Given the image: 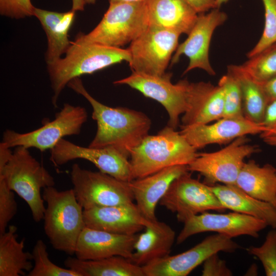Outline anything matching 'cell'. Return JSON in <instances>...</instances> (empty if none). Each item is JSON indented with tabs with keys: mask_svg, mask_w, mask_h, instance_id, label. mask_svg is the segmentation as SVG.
I'll list each match as a JSON object with an SVG mask.
<instances>
[{
	"mask_svg": "<svg viewBox=\"0 0 276 276\" xmlns=\"http://www.w3.org/2000/svg\"><path fill=\"white\" fill-rule=\"evenodd\" d=\"M67 86L84 97L92 107L91 118L97 128L88 147H113L129 158L131 150L148 135L150 118L141 111L100 103L86 90L80 77L70 81Z\"/></svg>",
	"mask_w": 276,
	"mask_h": 276,
	"instance_id": "obj_1",
	"label": "cell"
},
{
	"mask_svg": "<svg viewBox=\"0 0 276 276\" xmlns=\"http://www.w3.org/2000/svg\"><path fill=\"white\" fill-rule=\"evenodd\" d=\"M130 58L128 49L72 41L63 57L47 65L53 91L52 98L53 106L57 107L60 94L73 79L83 75L93 74L123 61L129 62Z\"/></svg>",
	"mask_w": 276,
	"mask_h": 276,
	"instance_id": "obj_2",
	"label": "cell"
},
{
	"mask_svg": "<svg viewBox=\"0 0 276 276\" xmlns=\"http://www.w3.org/2000/svg\"><path fill=\"white\" fill-rule=\"evenodd\" d=\"M196 150L179 131L166 126L156 135L148 134L130 151L129 161L134 179L169 167L188 166L196 157Z\"/></svg>",
	"mask_w": 276,
	"mask_h": 276,
	"instance_id": "obj_3",
	"label": "cell"
},
{
	"mask_svg": "<svg viewBox=\"0 0 276 276\" xmlns=\"http://www.w3.org/2000/svg\"><path fill=\"white\" fill-rule=\"evenodd\" d=\"M47 204L43 220L44 231L54 249L75 255L81 232L85 226L83 209L72 189L58 191L54 186L43 189Z\"/></svg>",
	"mask_w": 276,
	"mask_h": 276,
	"instance_id": "obj_4",
	"label": "cell"
},
{
	"mask_svg": "<svg viewBox=\"0 0 276 276\" xmlns=\"http://www.w3.org/2000/svg\"><path fill=\"white\" fill-rule=\"evenodd\" d=\"M0 178L27 203L35 222L43 220L45 206L41 190L54 186L55 180L28 148L15 147L8 162L0 169Z\"/></svg>",
	"mask_w": 276,
	"mask_h": 276,
	"instance_id": "obj_5",
	"label": "cell"
},
{
	"mask_svg": "<svg viewBox=\"0 0 276 276\" xmlns=\"http://www.w3.org/2000/svg\"><path fill=\"white\" fill-rule=\"evenodd\" d=\"M148 26L146 0L109 4L99 24L88 34H78L74 41L121 48L137 38Z\"/></svg>",
	"mask_w": 276,
	"mask_h": 276,
	"instance_id": "obj_6",
	"label": "cell"
},
{
	"mask_svg": "<svg viewBox=\"0 0 276 276\" xmlns=\"http://www.w3.org/2000/svg\"><path fill=\"white\" fill-rule=\"evenodd\" d=\"M87 119L85 108L65 103L54 120H47L38 129L26 133L6 129L0 144L8 148L22 146L41 152L51 150L64 137L79 134Z\"/></svg>",
	"mask_w": 276,
	"mask_h": 276,
	"instance_id": "obj_7",
	"label": "cell"
},
{
	"mask_svg": "<svg viewBox=\"0 0 276 276\" xmlns=\"http://www.w3.org/2000/svg\"><path fill=\"white\" fill-rule=\"evenodd\" d=\"M71 180L76 197L84 210L133 203L129 182L100 171H92L74 164Z\"/></svg>",
	"mask_w": 276,
	"mask_h": 276,
	"instance_id": "obj_8",
	"label": "cell"
},
{
	"mask_svg": "<svg viewBox=\"0 0 276 276\" xmlns=\"http://www.w3.org/2000/svg\"><path fill=\"white\" fill-rule=\"evenodd\" d=\"M246 136L238 137L224 148L212 152L197 154L188 165L190 172L201 175L208 186L218 183L236 185L246 157L258 152L257 146L249 144Z\"/></svg>",
	"mask_w": 276,
	"mask_h": 276,
	"instance_id": "obj_9",
	"label": "cell"
},
{
	"mask_svg": "<svg viewBox=\"0 0 276 276\" xmlns=\"http://www.w3.org/2000/svg\"><path fill=\"white\" fill-rule=\"evenodd\" d=\"M180 35L171 30L148 26L127 48L131 56L128 63L132 72L153 76L164 75L178 45Z\"/></svg>",
	"mask_w": 276,
	"mask_h": 276,
	"instance_id": "obj_10",
	"label": "cell"
},
{
	"mask_svg": "<svg viewBox=\"0 0 276 276\" xmlns=\"http://www.w3.org/2000/svg\"><path fill=\"white\" fill-rule=\"evenodd\" d=\"M189 172L172 182L159 204L175 213L177 220L182 223L209 211H225L210 186L193 178Z\"/></svg>",
	"mask_w": 276,
	"mask_h": 276,
	"instance_id": "obj_11",
	"label": "cell"
},
{
	"mask_svg": "<svg viewBox=\"0 0 276 276\" xmlns=\"http://www.w3.org/2000/svg\"><path fill=\"white\" fill-rule=\"evenodd\" d=\"M171 73L153 76L132 72L129 76L113 82L114 84H126L146 97L159 102L169 115L168 125L176 129L179 117L187 108V88L189 81L179 80L173 84Z\"/></svg>",
	"mask_w": 276,
	"mask_h": 276,
	"instance_id": "obj_12",
	"label": "cell"
},
{
	"mask_svg": "<svg viewBox=\"0 0 276 276\" xmlns=\"http://www.w3.org/2000/svg\"><path fill=\"white\" fill-rule=\"evenodd\" d=\"M224 235L216 234L205 238L192 248L168 256L142 267L145 276H186L213 254L233 252L239 244Z\"/></svg>",
	"mask_w": 276,
	"mask_h": 276,
	"instance_id": "obj_13",
	"label": "cell"
},
{
	"mask_svg": "<svg viewBox=\"0 0 276 276\" xmlns=\"http://www.w3.org/2000/svg\"><path fill=\"white\" fill-rule=\"evenodd\" d=\"M128 158L113 147H83L64 138L50 150V160L56 166L74 159H85L93 164L99 171L126 182L134 179Z\"/></svg>",
	"mask_w": 276,
	"mask_h": 276,
	"instance_id": "obj_14",
	"label": "cell"
},
{
	"mask_svg": "<svg viewBox=\"0 0 276 276\" xmlns=\"http://www.w3.org/2000/svg\"><path fill=\"white\" fill-rule=\"evenodd\" d=\"M183 224L176 238L177 244L193 235L206 232H216L231 238L242 235L257 238L259 232L268 226L260 219L235 212L226 214L205 212L190 217Z\"/></svg>",
	"mask_w": 276,
	"mask_h": 276,
	"instance_id": "obj_15",
	"label": "cell"
},
{
	"mask_svg": "<svg viewBox=\"0 0 276 276\" xmlns=\"http://www.w3.org/2000/svg\"><path fill=\"white\" fill-rule=\"evenodd\" d=\"M226 13L215 8L205 14L198 15L196 21L187 38L179 44L173 56L171 64L176 63L180 56L185 55L189 63L183 75L195 68H200L214 76L216 73L209 60V48L215 30L227 19Z\"/></svg>",
	"mask_w": 276,
	"mask_h": 276,
	"instance_id": "obj_16",
	"label": "cell"
},
{
	"mask_svg": "<svg viewBox=\"0 0 276 276\" xmlns=\"http://www.w3.org/2000/svg\"><path fill=\"white\" fill-rule=\"evenodd\" d=\"M180 133L196 149L211 144H223L247 135L261 134L266 131L262 125L245 117L222 118L212 124L180 127Z\"/></svg>",
	"mask_w": 276,
	"mask_h": 276,
	"instance_id": "obj_17",
	"label": "cell"
},
{
	"mask_svg": "<svg viewBox=\"0 0 276 276\" xmlns=\"http://www.w3.org/2000/svg\"><path fill=\"white\" fill-rule=\"evenodd\" d=\"M83 217L86 227L124 235L137 234L150 221L133 202L84 210Z\"/></svg>",
	"mask_w": 276,
	"mask_h": 276,
	"instance_id": "obj_18",
	"label": "cell"
},
{
	"mask_svg": "<svg viewBox=\"0 0 276 276\" xmlns=\"http://www.w3.org/2000/svg\"><path fill=\"white\" fill-rule=\"evenodd\" d=\"M224 94L222 86L210 82L190 83L187 88V108L180 127L205 124L223 117Z\"/></svg>",
	"mask_w": 276,
	"mask_h": 276,
	"instance_id": "obj_19",
	"label": "cell"
},
{
	"mask_svg": "<svg viewBox=\"0 0 276 276\" xmlns=\"http://www.w3.org/2000/svg\"><path fill=\"white\" fill-rule=\"evenodd\" d=\"M138 235H124L86 226L79 237L75 255L80 260H98L120 256L130 260Z\"/></svg>",
	"mask_w": 276,
	"mask_h": 276,
	"instance_id": "obj_20",
	"label": "cell"
},
{
	"mask_svg": "<svg viewBox=\"0 0 276 276\" xmlns=\"http://www.w3.org/2000/svg\"><path fill=\"white\" fill-rule=\"evenodd\" d=\"M189 171L187 165L173 166L129 182L135 204L144 218L151 221L157 220L156 205L168 191L172 182Z\"/></svg>",
	"mask_w": 276,
	"mask_h": 276,
	"instance_id": "obj_21",
	"label": "cell"
},
{
	"mask_svg": "<svg viewBox=\"0 0 276 276\" xmlns=\"http://www.w3.org/2000/svg\"><path fill=\"white\" fill-rule=\"evenodd\" d=\"M145 231L138 235L130 260L143 267L170 255L176 234L167 223L149 221Z\"/></svg>",
	"mask_w": 276,
	"mask_h": 276,
	"instance_id": "obj_22",
	"label": "cell"
},
{
	"mask_svg": "<svg viewBox=\"0 0 276 276\" xmlns=\"http://www.w3.org/2000/svg\"><path fill=\"white\" fill-rule=\"evenodd\" d=\"M149 26L188 35L198 13L183 0H146Z\"/></svg>",
	"mask_w": 276,
	"mask_h": 276,
	"instance_id": "obj_23",
	"label": "cell"
},
{
	"mask_svg": "<svg viewBox=\"0 0 276 276\" xmlns=\"http://www.w3.org/2000/svg\"><path fill=\"white\" fill-rule=\"evenodd\" d=\"M71 9L65 12L48 11L34 7V15L40 22L47 37L45 60L51 64L62 57L71 44L68 32L75 16Z\"/></svg>",
	"mask_w": 276,
	"mask_h": 276,
	"instance_id": "obj_24",
	"label": "cell"
},
{
	"mask_svg": "<svg viewBox=\"0 0 276 276\" xmlns=\"http://www.w3.org/2000/svg\"><path fill=\"white\" fill-rule=\"evenodd\" d=\"M210 187L226 209L252 216L276 228V208L271 204L250 196L236 185L218 183Z\"/></svg>",
	"mask_w": 276,
	"mask_h": 276,
	"instance_id": "obj_25",
	"label": "cell"
},
{
	"mask_svg": "<svg viewBox=\"0 0 276 276\" xmlns=\"http://www.w3.org/2000/svg\"><path fill=\"white\" fill-rule=\"evenodd\" d=\"M236 186L250 196L276 208V168L272 165L261 166L254 160L245 162Z\"/></svg>",
	"mask_w": 276,
	"mask_h": 276,
	"instance_id": "obj_26",
	"label": "cell"
},
{
	"mask_svg": "<svg viewBox=\"0 0 276 276\" xmlns=\"http://www.w3.org/2000/svg\"><path fill=\"white\" fill-rule=\"evenodd\" d=\"M64 264L80 276H145L142 267L120 256L87 260L69 257Z\"/></svg>",
	"mask_w": 276,
	"mask_h": 276,
	"instance_id": "obj_27",
	"label": "cell"
},
{
	"mask_svg": "<svg viewBox=\"0 0 276 276\" xmlns=\"http://www.w3.org/2000/svg\"><path fill=\"white\" fill-rule=\"evenodd\" d=\"M17 230L11 225L0 235V276L25 275L33 267L32 254L24 251L25 240L17 241Z\"/></svg>",
	"mask_w": 276,
	"mask_h": 276,
	"instance_id": "obj_28",
	"label": "cell"
},
{
	"mask_svg": "<svg viewBox=\"0 0 276 276\" xmlns=\"http://www.w3.org/2000/svg\"><path fill=\"white\" fill-rule=\"evenodd\" d=\"M227 71L233 73L239 82L244 117L254 123L262 125L265 111L269 103L263 83L250 77L241 65H230Z\"/></svg>",
	"mask_w": 276,
	"mask_h": 276,
	"instance_id": "obj_29",
	"label": "cell"
},
{
	"mask_svg": "<svg viewBox=\"0 0 276 276\" xmlns=\"http://www.w3.org/2000/svg\"><path fill=\"white\" fill-rule=\"evenodd\" d=\"M243 70L263 83L276 76V42L266 48L242 65Z\"/></svg>",
	"mask_w": 276,
	"mask_h": 276,
	"instance_id": "obj_30",
	"label": "cell"
},
{
	"mask_svg": "<svg viewBox=\"0 0 276 276\" xmlns=\"http://www.w3.org/2000/svg\"><path fill=\"white\" fill-rule=\"evenodd\" d=\"M32 254L34 265L28 276H80L71 269L53 263L49 258L47 245L41 239L36 241Z\"/></svg>",
	"mask_w": 276,
	"mask_h": 276,
	"instance_id": "obj_31",
	"label": "cell"
},
{
	"mask_svg": "<svg viewBox=\"0 0 276 276\" xmlns=\"http://www.w3.org/2000/svg\"><path fill=\"white\" fill-rule=\"evenodd\" d=\"M218 84L222 86L223 90V118L244 117L241 90L236 77L233 73L227 71V74L220 79Z\"/></svg>",
	"mask_w": 276,
	"mask_h": 276,
	"instance_id": "obj_32",
	"label": "cell"
},
{
	"mask_svg": "<svg viewBox=\"0 0 276 276\" xmlns=\"http://www.w3.org/2000/svg\"><path fill=\"white\" fill-rule=\"evenodd\" d=\"M264 8L265 23L262 35L247 55L249 58L276 42V0H262Z\"/></svg>",
	"mask_w": 276,
	"mask_h": 276,
	"instance_id": "obj_33",
	"label": "cell"
},
{
	"mask_svg": "<svg viewBox=\"0 0 276 276\" xmlns=\"http://www.w3.org/2000/svg\"><path fill=\"white\" fill-rule=\"evenodd\" d=\"M246 250L261 261L266 276H276V228L267 233L261 246H250Z\"/></svg>",
	"mask_w": 276,
	"mask_h": 276,
	"instance_id": "obj_34",
	"label": "cell"
},
{
	"mask_svg": "<svg viewBox=\"0 0 276 276\" xmlns=\"http://www.w3.org/2000/svg\"><path fill=\"white\" fill-rule=\"evenodd\" d=\"M17 211L14 192L10 189L3 178H0V235L6 231L9 222Z\"/></svg>",
	"mask_w": 276,
	"mask_h": 276,
	"instance_id": "obj_35",
	"label": "cell"
},
{
	"mask_svg": "<svg viewBox=\"0 0 276 276\" xmlns=\"http://www.w3.org/2000/svg\"><path fill=\"white\" fill-rule=\"evenodd\" d=\"M31 0H0V13L11 18L20 19L34 15Z\"/></svg>",
	"mask_w": 276,
	"mask_h": 276,
	"instance_id": "obj_36",
	"label": "cell"
},
{
	"mask_svg": "<svg viewBox=\"0 0 276 276\" xmlns=\"http://www.w3.org/2000/svg\"><path fill=\"white\" fill-rule=\"evenodd\" d=\"M202 276H231L232 271L227 267L226 262L221 259L218 253L213 254L203 263Z\"/></svg>",
	"mask_w": 276,
	"mask_h": 276,
	"instance_id": "obj_37",
	"label": "cell"
},
{
	"mask_svg": "<svg viewBox=\"0 0 276 276\" xmlns=\"http://www.w3.org/2000/svg\"><path fill=\"white\" fill-rule=\"evenodd\" d=\"M262 124L266 129V132L260 134L262 139L276 136V100L268 103Z\"/></svg>",
	"mask_w": 276,
	"mask_h": 276,
	"instance_id": "obj_38",
	"label": "cell"
},
{
	"mask_svg": "<svg viewBox=\"0 0 276 276\" xmlns=\"http://www.w3.org/2000/svg\"><path fill=\"white\" fill-rule=\"evenodd\" d=\"M198 14L218 8L216 0H183Z\"/></svg>",
	"mask_w": 276,
	"mask_h": 276,
	"instance_id": "obj_39",
	"label": "cell"
},
{
	"mask_svg": "<svg viewBox=\"0 0 276 276\" xmlns=\"http://www.w3.org/2000/svg\"><path fill=\"white\" fill-rule=\"evenodd\" d=\"M263 85L269 102L276 100V76L263 83Z\"/></svg>",
	"mask_w": 276,
	"mask_h": 276,
	"instance_id": "obj_40",
	"label": "cell"
},
{
	"mask_svg": "<svg viewBox=\"0 0 276 276\" xmlns=\"http://www.w3.org/2000/svg\"><path fill=\"white\" fill-rule=\"evenodd\" d=\"M262 139L266 144L271 146L276 147V136H267Z\"/></svg>",
	"mask_w": 276,
	"mask_h": 276,
	"instance_id": "obj_41",
	"label": "cell"
},
{
	"mask_svg": "<svg viewBox=\"0 0 276 276\" xmlns=\"http://www.w3.org/2000/svg\"><path fill=\"white\" fill-rule=\"evenodd\" d=\"M140 0H109V4L123 3V2H133Z\"/></svg>",
	"mask_w": 276,
	"mask_h": 276,
	"instance_id": "obj_42",
	"label": "cell"
},
{
	"mask_svg": "<svg viewBox=\"0 0 276 276\" xmlns=\"http://www.w3.org/2000/svg\"><path fill=\"white\" fill-rule=\"evenodd\" d=\"M228 0H216L217 7L219 8L223 4L227 2Z\"/></svg>",
	"mask_w": 276,
	"mask_h": 276,
	"instance_id": "obj_43",
	"label": "cell"
},
{
	"mask_svg": "<svg viewBox=\"0 0 276 276\" xmlns=\"http://www.w3.org/2000/svg\"><path fill=\"white\" fill-rule=\"evenodd\" d=\"M84 2L85 4H94L96 3V0H84Z\"/></svg>",
	"mask_w": 276,
	"mask_h": 276,
	"instance_id": "obj_44",
	"label": "cell"
}]
</instances>
